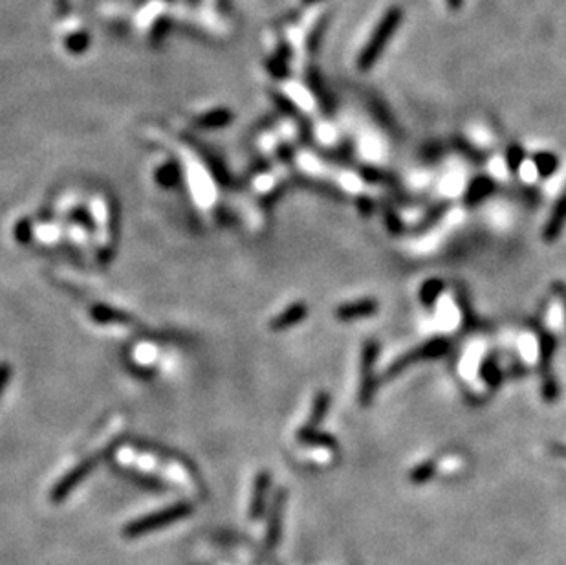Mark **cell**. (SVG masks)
<instances>
[{
    "instance_id": "cell-1",
    "label": "cell",
    "mask_w": 566,
    "mask_h": 565,
    "mask_svg": "<svg viewBox=\"0 0 566 565\" xmlns=\"http://www.w3.org/2000/svg\"><path fill=\"white\" fill-rule=\"evenodd\" d=\"M401 19H404V13H401V10L396 8V6L394 8H390V10L383 15V19L380 20V24H378L374 33H372L371 39H368L367 46L363 48L361 56H359L358 59L359 70H371L372 66L376 65V61L381 57L383 50H385L387 42L390 41V37H392L396 33V30H398Z\"/></svg>"
},
{
    "instance_id": "cell-2",
    "label": "cell",
    "mask_w": 566,
    "mask_h": 565,
    "mask_svg": "<svg viewBox=\"0 0 566 565\" xmlns=\"http://www.w3.org/2000/svg\"><path fill=\"white\" fill-rule=\"evenodd\" d=\"M449 350V341L446 338H432L427 343L416 347L411 353H405L404 356H399L396 362L389 365V369L385 371V379H394L398 374L404 373L409 365L418 364V362H427V360H438L442 356L447 355Z\"/></svg>"
},
{
    "instance_id": "cell-3",
    "label": "cell",
    "mask_w": 566,
    "mask_h": 565,
    "mask_svg": "<svg viewBox=\"0 0 566 565\" xmlns=\"http://www.w3.org/2000/svg\"><path fill=\"white\" fill-rule=\"evenodd\" d=\"M193 512V507L189 503H180L174 504V507H169V509L162 510V512H154L147 518H141L134 523H130L129 527L125 528V536L129 538H136L141 536V534H147L150 531L158 527H165V525L172 523V521H178V519L186 518L187 514Z\"/></svg>"
},
{
    "instance_id": "cell-4",
    "label": "cell",
    "mask_w": 566,
    "mask_h": 565,
    "mask_svg": "<svg viewBox=\"0 0 566 565\" xmlns=\"http://www.w3.org/2000/svg\"><path fill=\"white\" fill-rule=\"evenodd\" d=\"M378 355H380V345H378L376 340H367L363 343L361 382H359V393H358V400L361 406H371V402L374 400V395H376L378 382L374 373H372V369H374Z\"/></svg>"
},
{
    "instance_id": "cell-5",
    "label": "cell",
    "mask_w": 566,
    "mask_h": 565,
    "mask_svg": "<svg viewBox=\"0 0 566 565\" xmlns=\"http://www.w3.org/2000/svg\"><path fill=\"white\" fill-rule=\"evenodd\" d=\"M99 457L101 455H96V457H90L86 459V461H83L79 464V466H75L72 472L68 474V476H65L63 479L59 481V485L53 488V494H51V500L53 501H59L63 500L66 494H68L70 490H74L75 485H79L81 481H83L84 477L89 476L90 472H92V468L96 466L99 462Z\"/></svg>"
},
{
    "instance_id": "cell-6",
    "label": "cell",
    "mask_w": 566,
    "mask_h": 565,
    "mask_svg": "<svg viewBox=\"0 0 566 565\" xmlns=\"http://www.w3.org/2000/svg\"><path fill=\"white\" fill-rule=\"evenodd\" d=\"M380 308V303L376 299H359V301H350V303L339 305L335 308V318L339 322H354V319H361V318H371L374 314L378 312Z\"/></svg>"
},
{
    "instance_id": "cell-7",
    "label": "cell",
    "mask_w": 566,
    "mask_h": 565,
    "mask_svg": "<svg viewBox=\"0 0 566 565\" xmlns=\"http://www.w3.org/2000/svg\"><path fill=\"white\" fill-rule=\"evenodd\" d=\"M497 189V184L493 180L491 177H475L471 182H469L468 189H465L464 195V204L469 205V208H475V205L482 204L486 198L495 193Z\"/></svg>"
},
{
    "instance_id": "cell-8",
    "label": "cell",
    "mask_w": 566,
    "mask_h": 565,
    "mask_svg": "<svg viewBox=\"0 0 566 565\" xmlns=\"http://www.w3.org/2000/svg\"><path fill=\"white\" fill-rule=\"evenodd\" d=\"M565 224H566V191L565 195L555 202V205H553L552 215L548 217V222L543 229L544 243L548 244L555 243L557 239H559V235H561Z\"/></svg>"
},
{
    "instance_id": "cell-9",
    "label": "cell",
    "mask_w": 566,
    "mask_h": 565,
    "mask_svg": "<svg viewBox=\"0 0 566 565\" xmlns=\"http://www.w3.org/2000/svg\"><path fill=\"white\" fill-rule=\"evenodd\" d=\"M308 316V307L304 303H293L290 305L284 312H281L277 318H274L269 322V329L271 331H284V329L293 327L295 323L302 322V319Z\"/></svg>"
},
{
    "instance_id": "cell-10",
    "label": "cell",
    "mask_w": 566,
    "mask_h": 565,
    "mask_svg": "<svg viewBox=\"0 0 566 565\" xmlns=\"http://www.w3.org/2000/svg\"><path fill=\"white\" fill-rule=\"evenodd\" d=\"M444 288H446V283L442 279H438V277H432V279L425 281V283L420 286V294H418L420 296L422 305L432 307V305L438 301V298H440V294L444 292Z\"/></svg>"
},
{
    "instance_id": "cell-11",
    "label": "cell",
    "mask_w": 566,
    "mask_h": 565,
    "mask_svg": "<svg viewBox=\"0 0 566 565\" xmlns=\"http://www.w3.org/2000/svg\"><path fill=\"white\" fill-rule=\"evenodd\" d=\"M269 485V476L268 472H260L259 477H257V485H255V494H253V507H251V518L257 519L264 510V497H266V490H268Z\"/></svg>"
},
{
    "instance_id": "cell-12",
    "label": "cell",
    "mask_w": 566,
    "mask_h": 565,
    "mask_svg": "<svg viewBox=\"0 0 566 565\" xmlns=\"http://www.w3.org/2000/svg\"><path fill=\"white\" fill-rule=\"evenodd\" d=\"M330 407V395L326 391H321L316 395V400H314V406H311V417H310V422H308V426H304V428H308V430H314L317 424H319L323 419H325L326 411H328Z\"/></svg>"
},
{
    "instance_id": "cell-13",
    "label": "cell",
    "mask_w": 566,
    "mask_h": 565,
    "mask_svg": "<svg viewBox=\"0 0 566 565\" xmlns=\"http://www.w3.org/2000/svg\"><path fill=\"white\" fill-rule=\"evenodd\" d=\"M534 164L535 167H537V173L543 178H548L552 177V174L557 171V167H559V158H557L553 153L543 151V153L535 154Z\"/></svg>"
},
{
    "instance_id": "cell-14",
    "label": "cell",
    "mask_w": 566,
    "mask_h": 565,
    "mask_svg": "<svg viewBox=\"0 0 566 565\" xmlns=\"http://www.w3.org/2000/svg\"><path fill=\"white\" fill-rule=\"evenodd\" d=\"M539 349H541V369L546 373L550 371V362L555 353V340L548 332L539 331Z\"/></svg>"
},
{
    "instance_id": "cell-15",
    "label": "cell",
    "mask_w": 566,
    "mask_h": 565,
    "mask_svg": "<svg viewBox=\"0 0 566 565\" xmlns=\"http://www.w3.org/2000/svg\"><path fill=\"white\" fill-rule=\"evenodd\" d=\"M480 376L484 379V382L489 383V388H499V383H501V379H502V373L501 369H499L497 362L493 358H487L486 362L482 364V367H480Z\"/></svg>"
},
{
    "instance_id": "cell-16",
    "label": "cell",
    "mask_w": 566,
    "mask_h": 565,
    "mask_svg": "<svg viewBox=\"0 0 566 565\" xmlns=\"http://www.w3.org/2000/svg\"><path fill=\"white\" fill-rule=\"evenodd\" d=\"M359 174L371 184H387V186H394L396 184V178L392 174L376 167H361L359 169Z\"/></svg>"
},
{
    "instance_id": "cell-17",
    "label": "cell",
    "mask_w": 566,
    "mask_h": 565,
    "mask_svg": "<svg viewBox=\"0 0 566 565\" xmlns=\"http://www.w3.org/2000/svg\"><path fill=\"white\" fill-rule=\"evenodd\" d=\"M525 158H526V153L519 144H511L510 147H508L506 162H508V167H510V171L517 173V171L520 169V165L525 164Z\"/></svg>"
},
{
    "instance_id": "cell-18",
    "label": "cell",
    "mask_w": 566,
    "mask_h": 565,
    "mask_svg": "<svg viewBox=\"0 0 566 565\" xmlns=\"http://www.w3.org/2000/svg\"><path fill=\"white\" fill-rule=\"evenodd\" d=\"M543 397L544 400L548 402H555L557 397H559V386H557V380L550 371L543 373Z\"/></svg>"
},
{
    "instance_id": "cell-19",
    "label": "cell",
    "mask_w": 566,
    "mask_h": 565,
    "mask_svg": "<svg viewBox=\"0 0 566 565\" xmlns=\"http://www.w3.org/2000/svg\"><path fill=\"white\" fill-rule=\"evenodd\" d=\"M275 509L271 514V525H269V534H268V545L271 547L278 540V518H281V500L275 501Z\"/></svg>"
},
{
    "instance_id": "cell-20",
    "label": "cell",
    "mask_w": 566,
    "mask_h": 565,
    "mask_svg": "<svg viewBox=\"0 0 566 565\" xmlns=\"http://www.w3.org/2000/svg\"><path fill=\"white\" fill-rule=\"evenodd\" d=\"M383 215H385L387 228H389L390 234L398 235V234H401V231H404V222L399 220V217L396 215L394 210H390V208H385V213H383Z\"/></svg>"
},
{
    "instance_id": "cell-21",
    "label": "cell",
    "mask_w": 566,
    "mask_h": 565,
    "mask_svg": "<svg viewBox=\"0 0 566 565\" xmlns=\"http://www.w3.org/2000/svg\"><path fill=\"white\" fill-rule=\"evenodd\" d=\"M446 210H447L446 204H442V205H438V208H435V210H432L431 213H429V215L425 217V219H423L422 222H420L418 229H427L429 226H432L435 222H437V220L442 219V215L446 213Z\"/></svg>"
},
{
    "instance_id": "cell-22",
    "label": "cell",
    "mask_w": 566,
    "mask_h": 565,
    "mask_svg": "<svg viewBox=\"0 0 566 565\" xmlns=\"http://www.w3.org/2000/svg\"><path fill=\"white\" fill-rule=\"evenodd\" d=\"M92 316L98 319V322H108V319H125V316H123V314H117V310L114 312V310H110V308H105V307L94 308Z\"/></svg>"
},
{
    "instance_id": "cell-23",
    "label": "cell",
    "mask_w": 566,
    "mask_h": 565,
    "mask_svg": "<svg viewBox=\"0 0 566 565\" xmlns=\"http://www.w3.org/2000/svg\"><path fill=\"white\" fill-rule=\"evenodd\" d=\"M158 182L163 186H172L176 182V167L174 165H165L158 171Z\"/></svg>"
},
{
    "instance_id": "cell-24",
    "label": "cell",
    "mask_w": 566,
    "mask_h": 565,
    "mask_svg": "<svg viewBox=\"0 0 566 565\" xmlns=\"http://www.w3.org/2000/svg\"><path fill=\"white\" fill-rule=\"evenodd\" d=\"M10 376H11L10 364L0 362V395H2V391H4L6 383H8V380H10Z\"/></svg>"
},
{
    "instance_id": "cell-25",
    "label": "cell",
    "mask_w": 566,
    "mask_h": 565,
    "mask_svg": "<svg viewBox=\"0 0 566 565\" xmlns=\"http://www.w3.org/2000/svg\"><path fill=\"white\" fill-rule=\"evenodd\" d=\"M358 208H359V213L365 217H371L372 211H374V204H372L371 198H359L358 201Z\"/></svg>"
},
{
    "instance_id": "cell-26",
    "label": "cell",
    "mask_w": 566,
    "mask_h": 565,
    "mask_svg": "<svg viewBox=\"0 0 566 565\" xmlns=\"http://www.w3.org/2000/svg\"><path fill=\"white\" fill-rule=\"evenodd\" d=\"M446 2H447V8H449L451 11H456L462 8V2H464V0H446Z\"/></svg>"
},
{
    "instance_id": "cell-27",
    "label": "cell",
    "mask_w": 566,
    "mask_h": 565,
    "mask_svg": "<svg viewBox=\"0 0 566 565\" xmlns=\"http://www.w3.org/2000/svg\"><path fill=\"white\" fill-rule=\"evenodd\" d=\"M553 290H557V292H559V294L562 296V301H565V308H566V288H565V286L555 285V286H553Z\"/></svg>"
},
{
    "instance_id": "cell-28",
    "label": "cell",
    "mask_w": 566,
    "mask_h": 565,
    "mask_svg": "<svg viewBox=\"0 0 566 565\" xmlns=\"http://www.w3.org/2000/svg\"><path fill=\"white\" fill-rule=\"evenodd\" d=\"M559 452H561V453H565V455H566V448H559Z\"/></svg>"
}]
</instances>
